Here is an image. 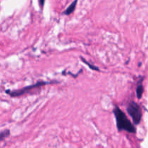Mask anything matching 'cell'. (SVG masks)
<instances>
[{
    "label": "cell",
    "mask_w": 148,
    "mask_h": 148,
    "mask_svg": "<svg viewBox=\"0 0 148 148\" xmlns=\"http://www.w3.org/2000/svg\"><path fill=\"white\" fill-rule=\"evenodd\" d=\"M143 93V80L139 81L137 87V95L139 99L142 98V95Z\"/></svg>",
    "instance_id": "5b68a950"
},
{
    "label": "cell",
    "mask_w": 148,
    "mask_h": 148,
    "mask_svg": "<svg viewBox=\"0 0 148 148\" xmlns=\"http://www.w3.org/2000/svg\"><path fill=\"white\" fill-rule=\"evenodd\" d=\"M10 135V130H4L2 131H0V142L3 141L6 138Z\"/></svg>",
    "instance_id": "8992f818"
},
{
    "label": "cell",
    "mask_w": 148,
    "mask_h": 148,
    "mask_svg": "<svg viewBox=\"0 0 148 148\" xmlns=\"http://www.w3.org/2000/svg\"><path fill=\"white\" fill-rule=\"evenodd\" d=\"M44 2H45V0H39V4H40V7H41V9L43 8Z\"/></svg>",
    "instance_id": "ba28073f"
},
{
    "label": "cell",
    "mask_w": 148,
    "mask_h": 148,
    "mask_svg": "<svg viewBox=\"0 0 148 148\" xmlns=\"http://www.w3.org/2000/svg\"><path fill=\"white\" fill-rule=\"evenodd\" d=\"M77 3V0H75V1H74L66 9V10L63 12V14H65V15H69V14H72V13L75 11V8H76Z\"/></svg>",
    "instance_id": "277c9868"
},
{
    "label": "cell",
    "mask_w": 148,
    "mask_h": 148,
    "mask_svg": "<svg viewBox=\"0 0 148 148\" xmlns=\"http://www.w3.org/2000/svg\"><path fill=\"white\" fill-rule=\"evenodd\" d=\"M127 110L134 124H140L142 119V110L140 106L134 101H130L127 106Z\"/></svg>",
    "instance_id": "3957f363"
},
{
    "label": "cell",
    "mask_w": 148,
    "mask_h": 148,
    "mask_svg": "<svg viewBox=\"0 0 148 148\" xmlns=\"http://www.w3.org/2000/svg\"><path fill=\"white\" fill-rule=\"evenodd\" d=\"M58 82L56 81H53V82H44V81H40V82H38L36 83L33 84V85H29V86L25 87V88H21V89L16 90H6V93L8 94L9 95H10L11 97H20L21 95H25V94L27 93V92H30L32 90L36 89V88H40L42 86H44V85H49V84H53V83H57Z\"/></svg>",
    "instance_id": "7a4b0ae2"
},
{
    "label": "cell",
    "mask_w": 148,
    "mask_h": 148,
    "mask_svg": "<svg viewBox=\"0 0 148 148\" xmlns=\"http://www.w3.org/2000/svg\"><path fill=\"white\" fill-rule=\"evenodd\" d=\"M81 59H82V62H83L85 64H86L88 65V66H89V67L91 69H92V70H95V71H99V69H98V67H97V66H93L92 64H89L88 62H87L86 60H85V59H84L82 57H81Z\"/></svg>",
    "instance_id": "52a82bcc"
},
{
    "label": "cell",
    "mask_w": 148,
    "mask_h": 148,
    "mask_svg": "<svg viewBox=\"0 0 148 148\" xmlns=\"http://www.w3.org/2000/svg\"><path fill=\"white\" fill-rule=\"evenodd\" d=\"M113 112L115 116L117 130H119V132L126 131L129 133H132V134L136 132V128L132 124L124 111H121L118 106H114Z\"/></svg>",
    "instance_id": "6da1fadb"
}]
</instances>
